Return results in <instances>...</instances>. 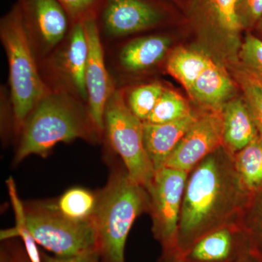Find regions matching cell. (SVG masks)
Instances as JSON below:
<instances>
[{
  "label": "cell",
  "instance_id": "12",
  "mask_svg": "<svg viewBox=\"0 0 262 262\" xmlns=\"http://www.w3.org/2000/svg\"><path fill=\"white\" fill-rule=\"evenodd\" d=\"M222 108H201L196 121L179 141L165 167L189 173L202 160L222 147Z\"/></svg>",
  "mask_w": 262,
  "mask_h": 262
},
{
  "label": "cell",
  "instance_id": "9",
  "mask_svg": "<svg viewBox=\"0 0 262 262\" xmlns=\"http://www.w3.org/2000/svg\"><path fill=\"white\" fill-rule=\"evenodd\" d=\"M87 37L83 22L72 24L63 42L45 58L46 83L52 91L73 95L88 103L85 84L87 63Z\"/></svg>",
  "mask_w": 262,
  "mask_h": 262
},
{
  "label": "cell",
  "instance_id": "2",
  "mask_svg": "<svg viewBox=\"0 0 262 262\" xmlns=\"http://www.w3.org/2000/svg\"><path fill=\"white\" fill-rule=\"evenodd\" d=\"M102 134L87 103L68 93L51 90L24 122L13 163L17 165L32 155L46 158L59 143L77 139L97 143Z\"/></svg>",
  "mask_w": 262,
  "mask_h": 262
},
{
  "label": "cell",
  "instance_id": "18",
  "mask_svg": "<svg viewBox=\"0 0 262 262\" xmlns=\"http://www.w3.org/2000/svg\"><path fill=\"white\" fill-rule=\"evenodd\" d=\"M170 45V38L161 34L136 38L119 52V65L127 72L149 70L165 58Z\"/></svg>",
  "mask_w": 262,
  "mask_h": 262
},
{
  "label": "cell",
  "instance_id": "32",
  "mask_svg": "<svg viewBox=\"0 0 262 262\" xmlns=\"http://www.w3.org/2000/svg\"><path fill=\"white\" fill-rule=\"evenodd\" d=\"M157 262H184L182 256L179 251L162 252Z\"/></svg>",
  "mask_w": 262,
  "mask_h": 262
},
{
  "label": "cell",
  "instance_id": "36",
  "mask_svg": "<svg viewBox=\"0 0 262 262\" xmlns=\"http://www.w3.org/2000/svg\"><path fill=\"white\" fill-rule=\"evenodd\" d=\"M180 1L184 2V5H185V7H187V5L189 0H180Z\"/></svg>",
  "mask_w": 262,
  "mask_h": 262
},
{
  "label": "cell",
  "instance_id": "13",
  "mask_svg": "<svg viewBox=\"0 0 262 262\" xmlns=\"http://www.w3.org/2000/svg\"><path fill=\"white\" fill-rule=\"evenodd\" d=\"M83 25L89 46L85 68L88 106L96 126L103 134L105 108L115 89L105 63L97 19H89Z\"/></svg>",
  "mask_w": 262,
  "mask_h": 262
},
{
  "label": "cell",
  "instance_id": "3",
  "mask_svg": "<svg viewBox=\"0 0 262 262\" xmlns=\"http://www.w3.org/2000/svg\"><path fill=\"white\" fill-rule=\"evenodd\" d=\"M97 196L93 220L100 262H125L129 232L136 219L149 211L147 190L134 182L124 168L113 171Z\"/></svg>",
  "mask_w": 262,
  "mask_h": 262
},
{
  "label": "cell",
  "instance_id": "7",
  "mask_svg": "<svg viewBox=\"0 0 262 262\" xmlns=\"http://www.w3.org/2000/svg\"><path fill=\"white\" fill-rule=\"evenodd\" d=\"M237 3V0H189L186 7L196 32L227 66L237 61L243 42Z\"/></svg>",
  "mask_w": 262,
  "mask_h": 262
},
{
  "label": "cell",
  "instance_id": "31",
  "mask_svg": "<svg viewBox=\"0 0 262 262\" xmlns=\"http://www.w3.org/2000/svg\"><path fill=\"white\" fill-rule=\"evenodd\" d=\"M6 246L9 250L13 262H32L29 259L24 246H20L18 244L14 242H8V244H6Z\"/></svg>",
  "mask_w": 262,
  "mask_h": 262
},
{
  "label": "cell",
  "instance_id": "33",
  "mask_svg": "<svg viewBox=\"0 0 262 262\" xmlns=\"http://www.w3.org/2000/svg\"><path fill=\"white\" fill-rule=\"evenodd\" d=\"M0 262H13V258L6 245L2 246L0 251Z\"/></svg>",
  "mask_w": 262,
  "mask_h": 262
},
{
  "label": "cell",
  "instance_id": "16",
  "mask_svg": "<svg viewBox=\"0 0 262 262\" xmlns=\"http://www.w3.org/2000/svg\"><path fill=\"white\" fill-rule=\"evenodd\" d=\"M236 84L223 63L213 59L196 79L189 96L201 108H222L234 98Z\"/></svg>",
  "mask_w": 262,
  "mask_h": 262
},
{
  "label": "cell",
  "instance_id": "22",
  "mask_svg": "<svg viewBox=\"0 0 262 262\" xmlns=\"http://www.w3.org/2000/svg\"><path fill=\"white\" fill-rule=\"evenodd\" d=\"M97 192L85 188H70L55 202L57 210L67 218L77 222L91 220L97 206Z\"/></svg>",
  "mask_w": 262,
  "mask_h": 262
},
{
  "label": "cell",
  "instance_id": "1",
  "mask_svg": "<svg viewBox=\"0 0 262 262\" xmlns=\"http://www.w3.org/2000/svg\"><path fill=\"white\" fill-rule=\"evenodd\" d=\"M251 193L223 147L188 173L179 217L177 248L183 254L206 234L237 223Z\"/></svg>",
  "mask_w": 262,
  "mask_h": 262
},
{
  "label": "cell",
  "instance_id": "15",
  "mask_svg": "<svg viewBox=\"0 0 262 262\" xmlns=\"http://www.w3.org/2000/svg\"><path fill=\"white\" fill-rule=\"evenodd\" d=\"M201 110H194L187 117L168 123L143 122L144 146L155 172L165 167L179 141L196 121Z\"/></svg>",
  "mask_w": 262,
  "mask_h": 262
},
{
  "label": "cell",
  "instance_id": "37",
  "mask_svg": "<svg viewBox=\"0 0 262 262\" xmlns=\"http://www.w3.org/2000/svg\"><path fill=\"white\" fill-rule=\"evenodd\" d=\"M100 262V261H99Z\"/></svg>",
  "mask_w": 262,
  "mask_h": 262
},
{
  "label": "cell",
  "instance_id": "5",
  "mask_svg": "<svg viewBox=\"0 0 262 262\" xmlns=\"http://www.w3.org/2000/svg\"><path fill=\"white\" fill-rule=\"evenodd\" d=\"M25 206L27 225L39 246L59 256L98 251L94 220L77 222L59 213L54 201L32 202Z\"/></svg>",
  "mask_w": 262,
  "mask_h": 262
},
{
  "label": "cell",
  "instance_id": "10",
  "mask_svg": "<svg viewBox=\"0 0 262 262\" xmlns=\"http://www.w3.org/2000/svg\"><path fill=\"white\" fill-rule=\"evenodd\" d=\"M36 58H47L70 32L72 21L57 0H18Z\"/></svg>",
  "mask_w": 262,
  "mask_h": 262
},
{
  "label": "cell",
  "instance_id": "23",
  "mask_svg": "<svg viewBox=\"0 0 262 262\" xmlns=\"http://www.w3.org/2000/svg\"><path fill=\"white\" fill-rule=\"evenodd\" d=\"M194 110L182 95L165 87L152 112L145 122L163 124L177 121L192 113Z\"/></svg>",
  "mask_w": 262,
  "mask_h": 262
},
{
  "label": "cell",
  "instance_id": "20",
  "mask_svg": "<svg viewBox=\"0 0 262 262\" xmlns=\"http://www.w3.org/2000/svg\"><path fill=\"white\" fill-rule=\"evenodd\" d=\"M10 202L14 211L15 226L8 231H2L1 239L5 241L14 237H20L23 242L24 249L27 251L32 262H42V254L37 248V244L29 230L27 222L25 206L19 198L15 181L12 177L6 182Z\"/></svg>",
  "mask_w": 262,
  "mask_h": 262
},
{
  "label": "cell",
  "instance_id": "34",
  "mask_svg": "<svg viewBox=\"0 0 262 262\" xmlns=\"http://www.w3.org/2000/svg\"><path fill=\"white\" fill-rule=\"evenodd\" d=\"M239 262H262V258L255 251H252Z\"/></svg>",
  "mask_w": 262,
  "mask_h": 262
},
{
  "label": "cell",
  "instance_id": "25",
  "mask_svg": "<svg viewBox=\"0 0 262 262\" xmlns=\"http://www.w3.org/2000/svg\"><path fill=\"white\" fill-rule=\"evenodd\" d=\"M237 222L249 236L253 251L262 258V187L251 193Z\"/></svg>",
  "mask_w": 262,
  "mask_h": 262
},
{
  "label": "cell",
  "instance_id": "35",
  "mask_svg": "<svg viewBox=\"0 0 262 262\" xmlns=\"http://www.w3.org/2000/svg\"><path fill=\"white\" fill-rule=\"evenodd\" d=\"M255 37H257L260 40L262 41V16L258 20L257 24L255 26L254 28L251 32Z\"/></svg>",
  "mask_w": 262,
  "mask_h": 262
},
{
  "label": "cell",
  "instance_id": "27",
  "mask_svg": "<svg viewBox=\"0 0 262 262\" xmlns=\"http://www.w3.org/2000/svg\"><path fill=\"white\" fill-rule=\"evenodd\" d=\"M239 67L262 84V41L248 32L237 56Z\"/></svg>",
  "mask_w": 262,
  "mask_h": 262
},
{
  "label": "cell",
  "instance_id": "30",
  "mask_svg": "<svg viewBox=\"0 0 262 262\" xmlns=\"http://www.w3.org/2000/svg\"><path fill=\"white\" fill-rule=\"evenodd\" d=\"M42 262H99L98 251H91L70 256H59L41 252Z\"/></svg>",
  "mask_w": 262,
  "mask_h": 262
},
{
  "label": "cell",
  "instance_id": "19",
  "mask_svg": "<svg viewBox=\"0 0 262 262\" xmlns=\"http://www.w3.org/2000/svg\"><path fill=\"white\" fill-rule=\"evenodd\" d=\"M213 60L203 50L177 48L168 56L166 71L189 94L196 79Z\"/></svg>",
  "mask_w": 262,
  "mask_h": 262
},
{
  "label": "cell",
  "instance_id": "24",
  "mask_svg": "<svg viewBox=\"0 0 262 262\" xmlns=\"http://www.w3.org/2000/svg\"><path fill=\"white\" fill-rule=\"evenodd\" d=\"M228 67L234 81L242 91L243 98L262 136V84L241 68L237 62Z\"/></svg>",
  "mask_w": 262,
  "mask_h": 262
},
{
  "label": "cell",
  "instance_id": "29",
  "mask_svg": "<svg viewBox=\"0 0 262 262\" xmlns=\"http://www.w3.org/2000/svg\"><path fill=\"white\" fill-rule=\"evenodd\" d=\"M237 15L243 30L251 32L262 16V0H237Z\"/></svg>",
  "mask_w": 262,
  "mask_h": 262
},
{
  "label": "cell",
  "instance_id": "28",
  "mask_svg": "<svg viewBox=\"0 0 262 262\" xmlns=\"http://www.w3.org/2000/svg\"><path fill=\"white\" fill-rule=\"evenodd\" d=\"M64 8L72 24L97 19L103 0H57Z\"/></svg>",
  "mask_w": 262,
  "mask_h": 262
},
{
  "label": "cell",
  "instance_id": "14",
  "mask_svg": "<svg viewBox=\"0 0 262 262\" xmlns=\"http://www.w3.org/2000/svg\"><path fill=\"white\" fill-rule=\"evenodd\" d=\"M252 251L249 236L237 222L206 234L182 256L184 262H239Z\"/></svg>",
  "mask_w": 262,
  "mask_h": 262
},
{
  "label": "cell",
  "instance_id": "26",
  "mask_svg": "<svg viewBox=\"0 0 262 262\" xmlns=\"http://www.w3.org/2000/svg\"><path fill=\"white\" fill-rule=\"evenodd\" d=\"M165 87L159 82L141 84L131 90L125 101L134 115L142 122L152 112Z\"/></svg>",
  "mask_w": 262,
  "mask_h": 262
},
{
  "label": "cell",
  "instance_id": "21",
  "mask_svg": "<svg viewBox=\"0 0 262 262\" xmlns=\"http://www.w3.org/2000/svg\"><path fill=\"white\" fill-rule=\"evenodd\" d=\"M234 163L245 187L253 193L262 187V136L234 155Z\"/></svg>",
  "mask_w": 262,
  "mask_h": 262
},
{
  "label": "cell",
  "instance_id": "4",
  "mask_svg": "<svg viewBox=\"0 0 262 262\" xmlns=\"http://www.w3.org/2000/svg\"><path fill=\"white\" fill-rule=\"evenodd\" d=\"M0 37L8 57L14 132L19 136L29 114L51 90L38 69L18 2L1 18Z\"/></svg>",
  "mask_w": 262,
  "mask_h": 262
},
{
  "label": "cell",
  "instance_id": "11",
  "mask_svg": "<svg viewBox=\"0 0 262 262\" xmlns=\"http://www.w3.org/2000/svg\"><path fill=\"white\" fill-rule=\"evenodd\" d=\"M167 18L156 0H103L97 21L105 35L118 38L156 28Z\"/></svg>",
  "mask_w": 262,
  "mask_h": 262
},
{
  "label": "cell",
  "instance_id": "8",
  "mask_svg": "<svg viewBox=\"0 0 262 262\" xmlns=\"http://www.w3.org/2000/svg\"><path fill=\"white\" fill-rule=\"evenodd\" d=\"M187 176L184 170L164 167L155 172L146 187L149 198L148 213L152 222L151 232L161 246L162 252L179 251V217Z\"/></svg>",
  "mask_w": 262,
  "mask_h": 262
},
{
  "label": "cell",
  "instance_id": "6",
  "mask_svg": "<svg viewBox=\"0 0 262 262\" xmlns=\"http://www.w3.org/2000/svg\"><path fill=\"white\" fill-rule=\"evenodd\" d=\"M104 132L130 178L146 189L155 170L144 146L143 122L127 106L124 90L115 89L106 103Z\"/></svg>",
  "mask_w": 262,
  "mask_h": 262
},
{
  "label": "cell",
  "instance_id": "17",
  "mask_svg": "<svg viewBox=\"0 0 262 262\" xmlns=\"http://www.w3.org/2000/svg\"><path fill=\"white\" fill-rule=\"evenodd\" d=\"M222 146L234 156L260 135L244 98H233L224 105Z\"/></svg>",
  "mask_w": 262,
  "mask_h": 262
}]
</instances>
